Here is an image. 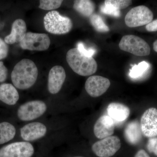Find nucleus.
<instances>
[{"mask_svg":"<svg viewBox=\"0 0 157 157\" xmlns=\"http://www.w3.org/2000/svg\"><path fill=\"white\" fill-rule=\"evenodd\" d=\"M45 30L55 35H63L71 30L73 23L70 18L61 15L58 11H49L44 17Z\"/></svg>","mask_w":157,"mask_h":157,"instance_id":"3","label":"nucleus"},{"mask_svg":"<svg viewBox=\"0 0 157 157\" xmlns=\"http://www.w3.org/2000/svg\"><path fill=\"white\" fill-rule=\"evenodd\" d=\"M66 59L72 70L80 76L93 75L98 70V64L93 57L83 55L76 48L68 51Z\"/></svg>","mask_w":157,"mask_h":157,"instance_id":"2","label":"nucleus"},{"mask_svg":"<svg viewBox=\"0 0 157 157\" xmlns=\"http://www.w3.org/2000/svg\"><path fill=\"white\" fill-rule=\"evenodd\" d=\"M134 157H150L145 150H140L137 152Z\"/></svg>","mask_w":157,"mask_h":157,"instance_id":"31","label":"nucleus"},{"mask_svg":"<svg viewBox=\"0 0 157 157\" xmlns=\"http://www.w3.org/2000/svg\"><path fill=\"white\" fill-rule=\"evenodd\" d=\"M47 130L44 124L34 122L27 124L21 129V136L25 141H34L45 136Z\"/></svg>","mask_w":157,"mask_h":157,"instance_id":"13","label":"nucleus"},{"mask_svg":"<svg viewBox=\"0 0 157 157\" xmlns=\"http://www.w3.org/2000/svg\"><path fill=\"white\" fill-rule=\"evenodd\" d=\"M115 124L108 115L102 116L97 120L94 127L95 136L99 139H104L112 136L114 133Z\"/></svg>","mask_w":157,"mask_h":157,"instance_id":"14","label":"nucleus"},{"mask_svg":"<svg viewBox=\"0 0 157 157\" xmlns=\"http://www.w3.org/2000/svg\"><path fill=\"white\" fill-rule=\"evenodd\" d=\"M50 42V38L47 34L28 32L19 45L25 50L42 51L48 49Z\"/></svg>","mask_w":157,"mask_h":157,"instance_id":"7","label":"nucleus"},{"mask_svg":"<svg viewBox=\"0 0 157 157\" xmlns=\"http://www.w3.org/2000/svg\"><path fill=\"white\" fill-rule=\"evenodd\" d=\"M107 114L115 124L121 123L128 118L130 109L124 104L119 103H111L107 109Z\"/></svg>","mask_w":157,"mask_h":157,"instance_id":"15","label":"nucleus"},{"mask_svg":"<svg viewBox=\"0 0 157 157\" xmlns=\"http://www.w3.org/2000/svg\"><path fill=\"white\" fill-rule=\"evenodd\" d=\"M17 90L13 85L4 83L0 85V101L9 105H15L19 100Z\"/></svg>","mask_w":157,"mask_h":157,"instance_id":"17","label":"nucleus"},{"mask_svg":"<svg viewBox=\"0 0 157 157\" xmlns=\"http://www.w3.org/2000/svg\"><path fill=\"white\" fill-rule=\"evenodd\" d=\"M38 76V70L33 61L25 59L14 66L11 78L14 86L20 90L28 89L33 86Z\"/></svg>","mask_w":157,"mask_h":157,"instance_id":"1","label":"nucleus"},{"mask_svg":"<svg viewBox=\"0 0 157 157\" xmlns=\"http://www.w3.org/2000/svg\"><path fill=\"white\" fill-rule=\"evenodd\" d=\"M9 52V47L7 43L0 38V60L6 58Z\"/></svg>","mask_w":157,"mask_h":157,"instance_id":"28","label":"nucleus"},{"mask_svg":"<svg viewBox=\"0 0 157 157\" xmlns=\"http://www.w3.org/2000/svg\"><path fill=\"white\" fill-rule=\"evenodd\" d=\"M90 21L94 29L99 33H107L109 31V28L99 14H93L90 17Z\"/></svg>","mask_w":157,"mask_h":157,"instance_id":"22","label":"nucleus"},{"mask_svg":"<svg viewBox=\"0 0 157 157\" xmlns=\"http://www.w3.org/2000/svg\"><path fill=\"white\" fill-rule=\"evenodd\" d=\"M153 49L155 52H157V40H156V41L154 42Z\"/></svg>","mask_w":157,"mask_h":157,"instance_id":"32","label":"nucleus"},{"mask_svg":"<svg viewBox=\"0 0 157 157\" xmlns=\"http://www.w3.org/2000/svg\"><path fill=\"white\" fill-rule=\"evenodd\" d=\"M66 78L64 69L61 66H54L49 71L48 78V91L56 94L60 91Z\"/></svg>","mask_w":157,"mask_h":157,"instance_id":"12","label":"nucleus"},{"mask_svg":"<svg viewBox=\"0 0 157 157\" xmlns=\"http://www.w3.org/2000/svg\"><path fill=\"white\" fill-rule=\"evenodd\" d=\"M124 135L127 142L132 145L140 142L142 137L140 124L137 121H132L125 127Z\"/></svg>","mask_w":157,"mask_h":157,"instance_id":"18","label":"nucleus"},{"mask_svg":"<svg viewBox=\"0 0 157 157\" xmlns=\"http://www.w3.org/2000/svg\"><path fill=\"white\" fill-rule=\"evenodd\" d=\"M16 134V129L7 122L0 123V144L9 142L13 139Z\"/></svg>","mask_w":157,"mask_h":157,"instance_id":"20","label":"nucleus"},{"mask_svg":"<svg viewBox=\"0 0 157 157\" xmlns=\"http://www.w3.org/2000/svg\"><path fill=\"white\" fill-rule=\"evenodd\" d=\"M76 48L80 53L87 57H92L96 52V50L94 48H86L84 44L81 42L77 43Z\"/></svg>","mask_w":157,"mask_h":157,"instance_id":"26","label":"nucleus"},{"mask_svg":"<svg viewBox=\"0 0 157 157\" xmlns=\"http://www.w3.org/2000/svg\"><path fill=\"white\" fill-rule=\"evenodd\" d=\"M100 10L103 14L110 15L116 17H120L121 15V11L113 8V6L104 4L102 5L100 7Z\"/></svg>","mask_w":157,"mask_h":157,"instance_id":"25","label":"nucleus"},{"mask_svg":"<svg viewBox=\"0 0 157 157\" xmlns=\"http://www.w3.org/2000/svg\"><path fill=\"white\" fill-rule=\"evenodd\" d=\"M132 3V1L130 0H106L104 2V4L110 5L120 11L128 8Z\"/></svg>","mask_w":157,"mask_h":157,"instance_id":"24","label":"nucleus"},{"mask_svg":"<svg viewBox=\"0 0 157 157\" xmlns=\"http://www.w3.org/2000/svg\"><path fill=\"white\" fill-rule=\"evenodd\" d=\"M73 9L85 17H90L95 9L94 2L90 0H76L74 2Z\"/></svg>","mask_w":157,"mask_h":157,"instance_id":"19","label":"nucleus"},{"mask_svg":"<svg viewBox=\"0 0 157 157\" xmlns=\"http://www.w3.org/2000/svg\"><path fill=\"white\" fill-rule=\"evenodd\" d=\"M26 31L25 21L21 19H16L12 24L11 33L5 37V42L9 44L20 43L25 36Z\"/></svg>","mask_w":157,"mask_h":157,"instance_id":"16","label":"nucleus"},{"mask_svg":"<svg viewBox=\"0 0 157 157\" xmlns=\"http://www.w3.org/2000/svg\"><path fill=\"white\" fill-rule=\"evenodd\" d=\"M146 29L149 32H157V19L147 25Z\"/></svg>","mask_w":157,"mask_h":157,"instance_id":"30","label":"nucleus"},{"mask_svg":"<svg viewBox=\"0 0 157 157\" xmlns=\"http://www.w3.org/2000/svg\"><path fill=\"white\" fill-rule=\"evenodd\" d=\"M46 104L39 100L29 101L20 106L17 115L20 120L29 121L42 116L47 110Z\"/></svg>","mask_w":157,"mask_h":157,"instance_id":"6","label":"nucleus"},{"mask_svg":"<svg viewBox=\"0 0 157 157\" xmlns=\"http://www.w3.org/2000/svg\"><path fill=\"white\" fill-rule=\"evenodd\" d=\"M80 157V156H76V157Z\"/></svg>","mask_w":157,"mask_h":157,"instance_id":"33","label":"nucleus"},{"mask_svg":"<svg viewBox=\"0 0 157 157\" xmlns=\"http://www.w3.org/2000/svg\"><path fill=\"white\" fill-rule=\"evenodd\" d=\"M150 67L149 63L146 61H142L138 64L135 65L130 70L129 76L133 79H137L145 75Z\"/></svg>","mask_w":157,"mask_h":157,"instance_id":"21","label":"nucleus"},{"mask_svg":"<svg viewBox=\"0 0 157 157\" xmlns=\"http://www.w3.org/2000/svg\"><path fill=\"white\" fill-rule=\"evenodd\" d=\"M140 128L145 137H154L157 136V109L151 107L147 109L140 119Z\"/></svg>","mask_w":157,"mask_h":157,"instance_id":"11","label":"nucleus"},{"mask_svg":"<svg viewBox=\"0 0 157 157\" xmlns=\"http://www.w3.org/2000/svg\"><path fill=\"white\" fill-rule=\"evenodd\" d=\"M110 85L108 78L101 76H90L85 82L86 92L93 98H98L104 94Z\"/></svg>","mask_w":157,"mask_h":157,"instance_id":"10","label":"nucleus"},{"mask_svg":"<svg viewBox=\"0 0 157 157\" xmlns=\"http://www.w3.org/2000/svg\"><path fill=\"white\" fill-rule=\"evenodd\" d=\"M119 47L121 50L138 56H147L151 52L150 47L148 43L135 35L124 36L120 42Z\"/></svg>","mask_w":157,"mask_h":157,"instance_id":"4","label":"nucleus"},{"mask_svg":"<svg viewBox=\"0 0 157 157\" xmlns=\"http://www.w3.org/2000/svg\"><path fill=\"white\" fill-rule=\"evenodd\" d=\"M147 147L150 152L153 153L157 156V138H149L147 144Z\"/></svg>","mask_w":157,"mask_h":157,"instance_id":"27","label":"nucleus"},{"mask_svg":"<svg viewBox=\"0 0 157 157\" xmlns=\"http://www.w3.org/2000/svg\"><path fill=\"white\" fill-rule=\"evenodd\" d=\"M153 13L147 7L140 6L132 8L125 17V23L130 28L147 25L152 21Z\"/></svg>","mask_w":157,"mask_h":157,"instance_id":"5","label":"nucleus"},{"mask_svg":"<svg viewBox=\"0 0 157 157\" xmlns=\"http://www.w3.org/2000/svg\"><path fill=\"white\" fill-rule=\"evenodd\" d=\"M121 146L117 136H111L101 139L93 144V152L99 157H110L115 155Z\"/></svg>","mask_w":157,"mask_h":157,"instance_id":"8","label":"nucleus"},{"mask_svg":"<svg viewBox=\"0 0 157 157\" xmlns=\"http://www.w3.org/2000/svg\"><path fill=\"white\" fill-rule=\"evenodd\" d=\"M8 69L3 62L0 61V82L6 81L8 76Z\"/></svg>","mask_w":157,"mask_h":157,"instance_id":"29","label":"nucleus"},{"mask_svg":"<svg viewBox=\"0 0 157 157\" xmlns=\"http://www.w3.org/2000/svg\"><path fill=\"white\" fill-rule=\"evenodd\" d=\"M63 2L60 0H41L39 7L42 10H55L59 8Z\"/></svg>","mask_w":157,"mask_h":157,"instance_id":"23","label":"nucleus"},{"mask_svg":"<svg viewBox=\"0 0 157 157\" xmlns=\"http://www.w3.org/2000/svg\"><path fill=\"white\" fill-rule=\"evenodd\" d=\"M34 148L29 142H14L0 149V157H32Z\"/></svg>","mask_w":157,"mask_h":157,"instance_id":"9","label":"nucleus"}]
</instances>
